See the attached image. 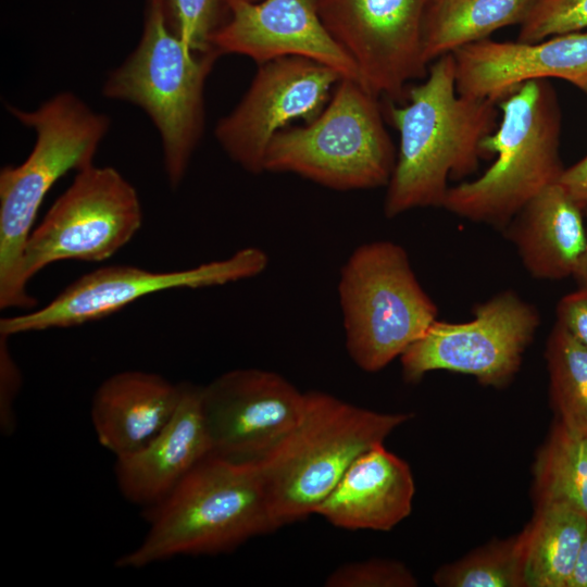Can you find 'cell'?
I'll return each mask as SVG.
<instances>
[{"label":"cell","instance_id":"4dcf8cb0","mask_svg":"<svg viewBox=\"0 0 587 587\" xmlns=\"http://www.w3.org/2000/svg\"><path fill=\"white\" fill-rule=\"evenodd\" d=\"M559 183L583 209L587 208V154L564 168Z\"/></svg>","mask_w":587,"mask_h":587},{"label":"cell","instance_id":"277c9868","mask_svg":"<svg viewBox=\"0 0 587 587\" xmlns=\"http://www.w3.org/2000/svg\"><path fill=\"white\" fill-rule=\"evenodd\" d=\"M412 416L357 407L323 391L304 392L295 427L255 462L278 527L314 514L353 461Z\"/></svg>","mask_w":587,"mask_h":587},{"label":"cell","instance_id":"7a4b0ae2","mask_svg":"<svg viewBox=\"0 0 587 587\" xmlns=\"http://www.w3.org/2000/svg\"><path fill=\"white\" fill-rule=\"evenodd\" d=\"M143 513L148 532L120 557L117 567L142 569L178 555L227 552L279 528L257 463L214 453Z\"/></svg>","mask_w":587,"mask_h":587},{"label":"cell","instance_id":"d6a6232c","mask_svg":"<svg viewBox=\"0 0 587 587\" xmlns=\"http://www.w3.org/2000/svg\"><path fill=\"white\" fill-rule=\"evenodd\" d=\"M573 277L578 284V288L587 289V225H586V243L584 251L579 258Z\"/></svg>","mask_w":587,"mask_h":587},{"label":"cell","instance_id":"30bf717a","mask_svg":"<svg viewBox=\"0 0 587 587\" xmlns=\"http://www.w3.org/2000/svg\"><path fill=\"white\" fill-rule=\"evenodd\" d=\"M473 314L464 323L436 320L400 357L403 379L416 384L442 370L471 375L484 386L508 385L540 324L539 313L505 290L476 305Z\"/></svg>","mask_w":587,"mask_h":587},{"label":"cell","instance_id":"5b68a950","mask_svg":"<svg viewBox=\"0 0 587 587\" xmlns=\"http://www.w3.org/2000/svg\"><path fill=\"white\" fill-rule=\"evenodd\" d=\"M496 129L482 142L492 164L476 179L450 187L447 211L504 228L542 189L559 182L561 112L547 79L525 83L497 103Z\"/></svg>","mask_w":587,"mask_h":587},{"label":"cell","instance_id":"8992f818","mask_svg":"<svg viewBox=\"0 0 587 587\" xmlns=\"http://www.w3.org/2000/svg\"><path fill=\"white\" fill-rule=\"evenodd\" d=\"M218 57L189 49L167 24L162 0H146L137 47L103 84V96L139 107L154 124L172 188L184 179L201 140L205 82Z\"/></svg>","mask_w":587,"mask_h":587},{"label":"cell","instance_id":"836d02e7","mask_svg":"<svg viewBox=\"0 0 587 587\" xmlns=\"http://www.w3.org/2000/svg\"><path fill=\"white\" fill-rule=\"evenodd\" d=\"M224 1H225V3H226L228 0H224ZM246 1H257V0H246Z\"/></svg>","mask_w":587,"mask_h":587},{"label":"cell","instance_id":"52a82bcc","mask_svg":"<svg viewBox=\"0 0 587 587\" xmlns=\"http://www.w3.org/2000/svg\"><path fill=\"white\" fill-rule=\"evenodd\" d=\"M396 160L378 97L342 78L316 117L274 136L264 172L291 173L333 190H363L386 187Z\"/></svg>","mask_w":587,"mask_h":587},{"label":"cell","instance_id":"4316f807","mask_svg":"<svg viewBox=\"0 0 587 587\" xmlns=\"http://www.w3.org/2000/svg\"><path fill=\"white\" fill-rule=\"evenodd\" d=\"M587 29V0H536L520 25L516 40L537 42Z\"/></svg>","mask_w":587,"mask_h":587},{"label":"cell","instance_id":"f1b7e54d","mask_svg":"<svg viewBox=\"0 0 587 587\" xmlns=\"http://www.w3.org/2000/svg\"><path fill=\"white\" fill-rule=\"evenodd\" d=\"M8 336L0 334V429L10 436L16 428L15 401L22 387V373L12 357Z\"/></svg>","mask_w":587,"mask_h":587},{"label":"cell","instance_id":"484cf974","mask_svg":"<svg viewBox=\"0 0 587 587\" xmlns=\"http://www.w3.org/2000/svg\"><path fill=\"white\" fill-rule=\"evenodd\" d=\"M162 4L167 24L189 49L212 50L211 37L228 15L224 0H162Z\"/></svg>","mask_w":587,"mask_h":587},{"label":"cell","instance_id":"d4e9b609","mask_svg":"<svg viewBox=\"0 0 587 587\" xmlns=\"http://www.w3.org/2000/svg\"><path fill=\"white\" fill-rule=\"evenodd\" d=\"M527 530L496 539L467 555L441 565L433 580L440 587H527Z\"/></svg>","mask_w":587,"mask_h":587},{"label":"cell","instance_id":"ba28073f","mask_svg":"<svg viewBox=\"0 0 587 587\" xmlns=\"http://www.w3.org/2000/svg\"><path fill=\"white\" fill-rule=\"evenodd\" d=\"M338 297L347 352L369 373L401 357L437 320L407 251L390 240L352 251L340 270Z\"/></svg>","mask_w":587,"mask_h":587},{"label":"cell","instance_id":"ffe728a7","mask_svg":"<svg viewBox=\"0 0 587 587\" xmlns=\"http://www.w3.org/2000/svg\"><path fill=\"white\" fill-rule=\"evenodd\" d=\"M583 210L557 182L509 223V238L532 276L551 280L573 276L586 243Z\"/></svg>","mask_w":587,"mask_h":587},{"label":"cell","instance_id":"6da1fadb","mask_svg":"<svg viewBox=\"0 0 587 587\" xmlns=\"http://www.w3.org/2000/svg\"><path fill=\"white\" fill-rule=\"evenodd\" d=\"M452 53L428 66L425 80L407 93V103L388 107L400 136L392 175L386 186L384 213L388 218L419 208H442L448 179L473 174L482 147L499 123L497 103L457 91Z\"/></svg>","mask_w":587,"mask_h":587},{"label":"cell","instance_id":"44dd1931","mask_svg":"<svg viewBox=\"0 0 587 587\" xmlns=\"http://www.w3.org/2000/svg\"><path fill=\"white\" fill-rule=\"evenodd\" d=\"M536 0H428L422 29L423 59L429 66L442 55L486 39L498 29L521 25Z\"/></svg>","mask_w":587,"mask_h":587},{"label":"cell","instance_id":"cb8c5ba5","mask_svg":"<svg viewBox=\"0 0 587 587\" xmlns=\"http://www.w3.org/2000/svg\"><path fill=\"white\" fill-rule=\"evenodd\" d=\"M545 358L554 421L573 433L587 434V346L555 322Z\"/></svg>","mask_w":587,"mask_h":587},{"label":"cell","instance_id":"4fadbf2b","mask_svg":"<svg viewBox=\"0 0 587 587\" xmlns=\"http://www.w3.org/2000/svg\"><path fill=\"white\" fill-rule=\"evenodd\" d=\"M341 79L332 67L301 57L260 64L241 100L218 120L215 138L246 172L263 173L274 136L294 121L316 117Z\"/></svg>","mask_w":587,"mask_h":587},{"label":"cell","instance_id":"5bb4252c","mask_svg":"<svg viewBox=\"0 0 587 587\" xmlns=\"http://www.w3.org/2000/svg\"><path fill=\"white\" fill-rule=\"evenodd\" d=\"M304 392L282 375L260 369L228 371L202 386V411L212 453L258 462L295 427Z\"/></svg>","mask_w":587,"mask_h":587},{"label":"cell","instance_id":"9c48e42d","mask_svg":"<svg viewBox=\"0 0 587 587\" xmlns=\"http://www.w3.org/2000/svg\"><path fill=\"white\" fill-rule=\"evenodd\" d=\"M142 210L135 187L114 167L87 166L32 230L23 255L28 282L47 265L112 257L138 232Z\"/></svg>","mask_w":587,"mask_h":587},{"label":"cell","instance_id":"83f0119b","mask_svg":"<svg viewBox=\"0 0 587 587\" xmlns=\"http://www.w3.org/2000/svg\"><path fill=\"white\" fill-rule=\"evenodd\" d=\"M327 587H415L417 579L401 562L370 559L346 563L332 572Z\"/></svg>","mask_w":587,"mask_h":587},{"label":"cell","instance_id":"603a6c76","mask_svg":"<svg viewBox=\"0 0 587 587\" xmlns=\"http://www.w3.org/2000/svg\"><path fill=\"white\" fill-rule=\"evenodd\" d=\"M535 504L566 503L587 517V434L553 422L533 465Z\"/></svg>","mask_w":587,"mask_h":587},{"label":"cell","instance_id":"9a60e30c","mask_svg":"<svg viewBox=\"0 0 587 587\" xmlns=\"http://www.w3.org/2000/svg\"><path fill=\"white\" fill-rule=\"evenodd\" d=\"M226 7L227 18L211 37L218 55L241 54L258 65L301 57L359 82L353 61L325 27L314 0H228Z\"/></svg>","mask_w":587,"mask_h":587},{"label":"cell","instance_id":"e0dca14e","mask_svg":"<svg viewBox=\"0 0 587 587\" xmlns=\"http://www.w3.org/2000/svg\"><path fill=\"white\" fill-rule=\"evenodd\" d=\"M180 385L179 403L165 426L139 448L115 457L118 490L143 512L161 503L212 453L202 411V386Z\"/></svg>","mask_w":587,"mask_h":587},{"label":"cell","instance_id":"3957f363","mask_svg":"<svg viewBox=\"0 0 587 587\" xmlns=\"http://www.w3.org/2000/svg\"><path fill=\"white\" fill-rule=\"evenodd\" d=\"M8 110L35 130L36 141L23 163L0 171V308L30 309L36 300L26 289L23 255L38 210L63 175L93 164L111 121L70 91L33 111Z\"/></svg>","mask_w":587,"mask_h":587},{"label":"cell","instance_id":"d6986e66","mask_svg":"<svg viewBox=\"0 0 587 587\" xmlns=\"http://www.w3.org/2000/svg\"><path fill=\"white\" fill-rule=\"evenodd\" d=\"M180 396V383L155 373L111 375L91 400L90 417L99 444L115 457L139 448L171 420Z\"/></svg>","mask_w":587,"mask_h":587},{"label":"cell","instance_id":"2e32d148","mask_svg":"<svg viewBox=\"0 0 587 587\" xmlns=\"http://www.w3.org/2000/svg\"><path fill=\"white\" fill-rule=\"evenodd\" d=\"M459 95L498 103L521 85L539 79L566 80L587 95V30L537 42L489 38L453 53Z\"/></svg>","mask_w":587,"mask_h":587},{"label":"cell","instance_id":"8fae6325","mask_svg":"<svg viewBox=\"0 0 587 587\" xmlns=\"http://www.w3.org/2000/svg\"><path fill=\"white\" fill-rule=\"evenodd\" d=\"M268 264L265 251L248 247L226 259L170 272L132 265H109L70 284L47 305L3 317L0 334L67 328L111 315L136 300L168 289L221 286L261 274Z\"/></svg>","mask_w":587,"mask_h":587},{"label":"cell","instance_id":"ac0fdd59","mask_svg":"<svg viewBox=\"0 0 587 587\" xmlns=\"http://www.w3.org/2000/svg\"><path fill=\"white\" fill-rule=\"evenodd\" d=\"M414 494L409 464L379 444L353 461L314 514L339 528L388 532L410 515Z\"/></svg>","mask_w":587,"mask_h":587},{"label":"cell","instance_id":"7c38bea8","mask_svg":"<svg viewBox=\"0 0 587 587\" xmlns=\"http://www.w3.org/2000/svg\"><path fill=\"white\" fill-rule=\"evenodd\" d=\"M325 27L353 61L360 84L397 102L425 77L422 29L428 0H314Z\"/></svg>","mask_w":587,"mask_h":587},{"label":"cell","instance_id":"f546056e","mask_svg":"<svg viewBox=\"0 0 587 587\" xmlns=\"http://www.w3.org/2000/svg\"><path fill=\"white\" fill-rule=\"evenodd\" d=\"M555 313L557 323L587 346V289L578 288L562 297Z\"/></svg>","mask_w":587,"mask_h":587},{"label":"cell","instance_id":"1f68e13d","mask_svg":"<svg viewBox=\"0 0 587 587\" xmlns=\"http://www.w3.org/2000/svg\"><path fill=\"white\" fill-rule=\"evenodd\" d=\"M566 587H587V533Z\"/></svg>","mask_w":587,"mask_h":587},{"label":"cell","instance_id":"7402d4cb","mask_svg":"<svg viewBox=\"0 0 587 587\" xmlns=\"http://www.w3.org/2000/svg\"><path fill=\"white\" fill-rule=\"evenodd\" d=\"M527 530V587H566L583 540L587 517L563 502L535 504Z\"/></svg>","mask_w":587,"mask_h":587}]
</instances>
